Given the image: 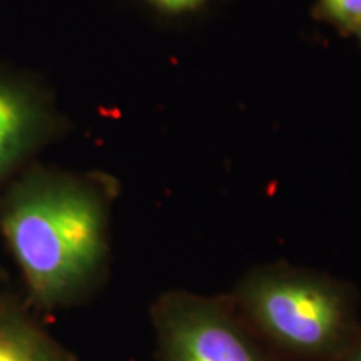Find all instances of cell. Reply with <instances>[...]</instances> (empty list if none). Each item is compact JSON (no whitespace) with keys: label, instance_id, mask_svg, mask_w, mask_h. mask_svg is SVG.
I'll return each mask as SVG.
<instances>
[{"label":"cell","instance_id":"cell-1","mask_svg":"<svg viewBox=\"0 0 361 361\" xmlns=\"http://www.w3.org/2000/svg\"><path fill=\"white\" fill-rule=\"evenodd\" d=\"M0 233L39 310L82 303L107 276V200L90 180L32 171L4 197Z\"/></svg>","mask_w":361,"mask_h":361},{"label":"cell","instance_id":"cell-2","mask_svg":"<svg viewBox=\"0 0 361 361\" xmlns=\"http://www.w3.org/2000/svg\"><path fill=\"white\" fill-rule=\"evenodd\" d=\"M229 296L281 358L340 361L361 331L348 283L288 261L247 271Z\"/></svg>","mask_w":361,"mask_h":361},{"label":"cell","instance_id":"cell-3","mask_svg":"<svg viewBox=\"0 0 361 361\" xmlns=\"http://www.w3.org/2000/svg\"><path fill=\"white\" fill-rule=\"evenodd\" d=\"M157 361H281L229 295L161 293L151 306Z\"/></svg>","mask_w":361,"mask_h":361},{"label":"cell","instance_id":"cell-4","mask_svg":"<svg viewBox=\"0 0 361 361\" xmlns=\"http://www.w3.org/2000/svg\"><path fill=\"white\" fill-rule=\"evenodd\" d=\"M47 121L24 89L0 82V183L42 144Z\"/></svg>","mask_w":361,"mask_h":361},{"label":"cell","instance_id":"cell-5","mask_svg":"<svg viewBox=\"0 0 361 361\" xmlns=\"http://www.w3.org/2000/svg\"><path fill=\"white\" fill-rule=\"evenodd\" d=\"M0 361H78L25 308L0 296Z\"/></svg>","mask_w":361,"mask_h":361},{"label":"cell","instance_id":"cell-6","mask_svg":"<svg viewBox=\"0 0 361 361\" xmlns=\"http://www.w3.org/2000/svg\"><path fill=\"white\" fill-rule=\"evenodd\" d=\"M324 11L338 24L358 29L361 25V0H322Z\"/></svg>","mask_w":361,"mask_h":361},{"label":"cell","instance_id":"cell-7","mask_svg":"<svg viewBox=\"0 0 361 361\" xmlns=\"http://www.w3.org/2000/svg\"><path fill=\"white\" fill-rule=\"evenodd\" d=\"M161 7L171 8V11H180V8H188L196 6L200 0H154Z\"/></svg>","mask_w":361,"mask_h":361},{"label":"cell","instance_id":"cell-8","mask_svg":"<svg viewBox=\"0 0 361 361\" xmlns=\"http://www.w3.org/2000/svg\"><path fill=\"white\" fill-rule=\"evenodd\" d=\"M2 284H4V281H2V271H0V296L4 295V291H2Z\"/></svg>","mask_w":361,"mask_h":361},{"label":"cell","instance_id":"cell-9","mask_svg":"<svg viewBox=\"0 0 361 361\" xmlns=\"http://www.w3.org/2000/svg\"><path fill=\"white\" fill-rule=\"evenodd\" d=\"M358 29H360V30H361V25H360V27H358Z\"/></svg>","mask_w":361,"mask_h":361}]
</instances>
